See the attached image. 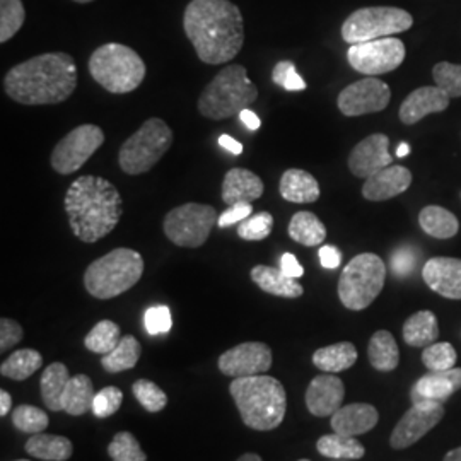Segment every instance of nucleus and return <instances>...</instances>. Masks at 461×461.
<instances>
[{
    "label": "nucleus",
    "mask_w": 461,
    "mask_h": 461,
    "mask_svg": "<svg viewBox=\"0 0 461 461\" xmlns=\"http://www.w3.org/2000/svg\"><path fill=\"white\" fill-rule=\"evenodd\" d=\"M238 461H264L262 460V456L260 455H257V453H247V455H243V456H240Z\"/></svg>",
    "instance_id": "obj_60"
},
{
    "label": "nucleus",
    "mask_w": 461,
    "mask_h": 461,
    "mask_svg": "<svg viewBox=\"0 0 461 461\" xmlns=\"http://www.w3.org/2000/svg\"><path fill=\"white\" fill-rule=\"evenodd\" d=\"M217 364L230 378L258 376L272 367V350L264 342H245L221 354Z\"/></svg>",
    "instance_id": "obj_15"
},
{
    "label": "nucleus",
    "mask_w": 461,
    "mask_h": 461,
    "mask_svg": "<svg viewBox=\"0 0 461 461\" xmlns=\"http://www.w3.org/2000/svg\"><path fill=\"white\" fill-rule=\"evenodd\" d=\"M289 236L303 247H320L327 238V228L318 215L308 211H299L289 222Z\"/></svg>",
    "instance_id": "obj_32"
},
{
    "label": "nucleus",
    "mask_w": 461,
    "mask_h": 461,
    "mask_svg": "<svg viewBox=\"0 0 461 461\" xmlns=\"http://www.w3.org/2000/svg\"><path fill=\"white\" fill-rule=\"evenodd\" d=\"M13 424L19 432L40 434L49 428L50 419L45 411L33 405H19L13 412Z\"/></svg>",
    "instance_id": "obj_40"
},
{
    "label": "nucleus",
    "mask_w": 461,
    "mask_h": 461,
    "mask_svg": "<svg viewBox=\"0 0 461 461\" xmlns=\"http://www.w3.org/2000/svg\"><path fill=\"white\" fill-rule=\"evenodd\" d=\"M23 340V329L16 320L2 318L0 320V350L7 352Z\"/></svg>",
    "instance_id": "obj_49"
},
{
    "label": "nucleus",
    "mask_w": 461,
    "mask_h": 461,
    "mask_svg": "<svg viewBox=\"0 0 461 461\" xmlns=\"http://www.w3.org/2000/svg\"><path fill=\"white\" fill-rule=\"evenodd\" d=\"M173 131L165 120L154 116L131 135L120 148L118 165L123 173L137 176L150 171L171 149Z\"/></svg>",
    "instance_id": "obj_8"
},
{
    "label": "nucleus",
    "mask_w": 461,
    "mask_h": 461,
    "mask_svg": "<svg viewBox=\"0 0 461 461\" xmlns=\"http://www.w3.org/2000/svg\"><path fill=\"white\" fill-rule=\"evenodd\" d=\"M123 402V393L120 388L116 386H106L95 396L93 402V413L98 419H108L113 413L118 412V409L122 407Z\"/></svg>",
    "instance_id": "obj_46"
},
{
    "label": "nucleus",
    "mask_w": 461,
    "mask_h": 461,
    "mask_svg": "<svg viewBox=\"0 0 461 461\" xmlns=\"http://www.w3.org/2000/svg\"><path fill=\"white\" fill-rule=\"evenodd\" d=\"M64 207L74 236L83 243H96L118 226L123 198L106 178L84 175L68 186Z\"/></svg>",
    "instance_id": "obj_3"
},
{
    "label": "nucleus",
    "mask_w": 461,
    "mask_h": 461,
    "mask_svg": "<svg viewBox=\"0 0 461 461\" xmlns=\"http://www.w3.org/2000/svg\"><path fill=\"white\" fill-rule=\"evenodd\" d=\"M77 86V66L64 51L33 57L4 76V91L26 106L57 104L70 98Z\"/></svg>",
    "instance_id": "obj_2"
},
{
    "label": "nucleus",
    "mask_w": 461,
    "mask_h": 461,
    "mask_svg": "<svg viewBox=\"0 0 461 461\" xmlns=\"http://www.w3.org/2000/svg\"><path fill=\"white\" fill-rule=\"evenodd\" d=\"M95 396H96V392H95L93 381L89 379V376H86V375L72 376L67 384L64 398H62L64 412L79 417V415L93 411Z\"/></svg>",
    "instance_id": "obj_31"
},
{
    "label": "nucleus",
    "mask_w": 461,
    "mask_h": 461,
    "mask_svg": "<svg viewBox=\"0 0 461 461\" xmlns=\"http://www.w3.org/2000/svg\"><path fill=\"white\" fill-rule=\"evenodd\" d=\"M274 230V215L270 212H258L249 215L238 226V236L245 241H264Z\"/></svg>",
    "instance_id": "obj_44"
},
{
    "label": "nucleus",
    "mask_w": 461,
    "mask_h": 461,
    "mask_svg": "<svg viewBox=\"0 0 461 461\" xmlns=\"http://www.w3.org/2000/svg\"><path fill=\"white\" fill-rule=\"evenodd\" d=\"M280 197L293 203H313L320 198V183L304 169L284 171L279 183Z\"/></svg>",
    "instance_id": "obj_26"
},
{
    "label": "nucleus",
    "mask_w": 461,
    "mask_h": 461,
    "mask_svg": "<svg viewBox=\"0 0 461 461\" xmlns=\"http://www.w3.org/2000/svg\"><path fill=\"white\" fill-rule=\"evenodd\" d=\"M346 386L342 379L327 373L313 378L306 390V407L314 417H331L342 407Z\"/></svg>",
    "instance_id": "obj_19"
},
{
    "label": "nucleus",
    "mask_w": 461,
    "mask_h": 461,
    "mask_svg": "<svg viewBox=\"0 0 461 461\" xmlns=\"http://www.w3.org/2000/svg\"><path fill=\"white\" fill-rule=\"evenodd\" d=\"M445 417V403H419L412 405L398 420L390 445L395 449H405L422 439L429 430L436 428Z\"/></svg>",
    "instance_id": "obj_16"
},
{
    "label": "nucleus",
    "mask_w": 461,
    "mask_h": 461,
    "mask_svg": "<svg viewBox=\"0 0 461 461\" xmlns=\"http://www.w3.org/2000/svg\"><path fill=\"white\" fill-rule=\"evenodd\" d=\"M74 2H77V4H89V2H93V0H74Z\"/></svg>",
    "instance_id": "obj_61"
},
{
    "label": "nucleus",
    "mask_w": 461,
    "mask_h": 461,
    "mask_svg": "<svg viewBox=\"0 0 461 461\" xmlns=\"http://www.w3.org/2000/svg\"><path fill=\"white\" fill-rule=\"evenodd\" d=\"M316 447L321 456L330 460H361L366 455V447L356 438L337 432L320 438Z\"/></svg>",
    "instance_id": "obj_36"
},
{
    "label": "nucleus",
    "mask_w": 461,
    "mask_h": 461,
    "mask_svg": "<svg viewBox=\"0 0 461 461\" xmlns=\"http://www.w3.org/2000/svg\"><path fill=\"white\" fill-rule=\"evenodd\" d=\"M264 190V182L258 175L247 167H232L222 180L221 197L228 207L234 203H253L262 198Z\"/></svg>",
    "instance_id": "obj_23"
},
{
    "label": "nucleus",
    "mask_w": 461,
    "mask_h": 461,
    "mask_svg": "<svg viewBox=\"0 0 461 461\" xmlns=\"http://www.w3.org/2000/svg\"><path fill=\"white\" fill-rule=\"evenodd\" d=\"M390 139L384 133H373L363 139L348 156V169L354 176L367 180L375 173L392 166L393 158L390 154Z\"/></svg>",
    "instance_id": "obj_17"
},
{
    "label": "nucleus",
    "mask_w": 461,
    "mask_h": 461,
    "mask_svg": "<svg viewBox=\"0 0 461 461\" xmlns=\"http://www.w3.org/2000/svg\"><path fill=\"white\" fill-rule=\"evenodd\" d=\"M108 455L113 461H148V455L135 439V436L123 430L118 432L108 446Z\"/></svg>",
    "instance_id": "obj_41"
},
{
    "label": "nucleus",
    "mask_w": 461,
    "mask_h": 461,
    "mask_svg": "<svg viewBox=\"0 0 461 461\" xmlns=\"http://www.w3.org/2000/svg\"><path fill=\"white\" fill-rule=\"evenodd\" d=\"M335 461H350V460H335Z\"/></svg>",
    "instance_id": "obj_63"
},
{
    "label": "nucleus",
    "mask_w": 461,
    "mask_h": 461,
    "mask_svg": "<svg viewBox=\"0 0 461 461\" xmlns=\"http://www.w3.org/2000/svg\"><path fill=\"white\" fill-rule=\"evenodd\" d=\"M296 68V66L289 60H282L277 66L274 67L272 70V81L274 84H277L280 87H284V84L287 81V76Z\"/></svg>",
    "instance_id": "obj_53"
},
{
    "label": "nucleus",
    "mask_w": 461,
    "mask_h": 461,
    "mask_svg": "<svg viewBox=\"0 0 461 461\" xmlns=\"http://www.w3.org/2000/svg\"><path fill=\"white\" fill-rule=\"evenodd\" d=\"M219 144H221V148L230 150V154H234V156H240L243 152V144H240L236 139H232L230 135H226V133L219 137Z\"/></svg>",
    "instance_id": "obj_55"
},
{
    "label": "nucleus",
    "mask_w": 461,
    "mask_h": 461,
    "mask_svg": "<svg viewBox=\"0 0 461 461\" xmlns=\"http://www.w3.org/2000/svg\"><path fill=\"white\" fill-rule=\"evenodd\" d=\"M183 30L207 66L230 62L245 43L243 14L230 0H192L183 14Z\"/></svg>",
    "instance_id": "obj_1"
},
{
    "label": "nucleus",
    "mask_w": 461,
    "mask_h": 461,
    "mask_svg": "<svg viewBox=\"0 0 461 461\" xmlns=\"http://www.w3.org/2000/svg\"><path fill=\"white\" fill-rule=\"evenodd\" d=\"M26 11L21 0H0V43H7L23 28Z\"/></svg>",
    "instance_id": "obj_39"
},
{
    "label": "nucleus",
    "mask_w": 461,
    "mask_h": 461,
    "mask_svg": "<svg viewBox=\"0 0 461 461\" xmlns=\"http://www.w3.org/2000/svg\"><path fill=\"white\" fill-rule=\"evenodd\" d=\"M230 393L248 428L274 430L282 424L287 411V393L279 379L267 375L234 378Z\"/></svg>",
    "instance_id": "obj_4"
},
{
    "label": "nucleus",
    "mask_w": 461,
    "mask_h": 461,
    "mask_svg": "<svg viewBox=\"0 0 461 461\" xmlns=\"http://www.w3.org/2000/svg\"><path fill=\"white\" fill-rule=\"evenodd\" d=\"M280 270H282L285 276L293 277V279H299V277L304 276L303 265L297 262V258L293 253H284V255H282V258H280Z\"/></svg>",
    "instance_id": "obj_51"
},
{
    "label": "nucleus",
    "mask_w": 461,
    "mask_h": 461,
    "mask_svg": "<svg viewBox=\"0 0 461 461\" xmlns=\"http://www.w3.org/2000/svg\"><path fill=\"white\" fill-rule=\"evenodd\" d=\"M449 96L439 86H424L412 91L400 106L402 123L415 125L430 113H441L449 106Z\"/></svg>",
    "instance_id": "obj_21"
},
{
    "label": "nucleus",
    "mask_w": 461,
    "mask_h": 461,
    "mask_svg": "<svg viewBox=\"0 0 461 461\" xmlns=\"http://www.w3.org/2000/svg\"><path fill=\"white\" fill-rule=\"evenodd\" d=\"M422 279L436 294L446 299H461L460 258H430L422 268Z\"/></svg>",
    "instance_id": "obj_20"
},
{
    "label": "nucleus",
    "mask_w": 461,
    "mask_h": 461,
    "mask_svg": "<svg viewBox=\"0 0 461 461\" xmlns=\"http://www.w3.org/2000/svg\"><path fill=\"white\" fill-rule=\"evenodd\" d=\"M240 120L247 125L249 131H253V132H255V131H258V129H260V125H262V122H260L258 115H257L255 112L248 110V108L240 113Z\"/></svg>",
    "instance_id": "obj_56"
},
{
    "label": "nucleus",
    "mask_w": 461,
    "mask_h": 461,
    "mask_svg": "<svg viewBox=\"0 0 461 461\" xmlns=\"http://www.w3.org/2000/svg\"><path fill=\"white\" fill-rule=\"evenodd\" d=\"M87 68L91 77L112 95L132 93L144 83L148 72L142 57L122 43H106L95 50Z\"/></svg>",
    "instance_id": "obj_7"
},
{
    "label": "nucleus",
    "mask_w": 461,
    "mask_h": 461,
    "mask_svg": "<svg viewBox=\"0 0 461 461\" xmlns=\"http://www.w3.org/2000/svg\"><path fill=\"white\" fill-rule=\"evenodd\" d=\"M253 214V203H234L230 205L222 214L219 215L217 226L219 228H230L232 224L243 222L249 215Z\"/></svg>",
    "instance_id": "obj_50"
},
{
    "label": "nucleus",
    "mask_w": 461,
    "mask_h": 461,
    "mask_svg": "<svg viewBox=\"0 0 461 461\" xmlns=\"http://www.w3.org/2000/svg\"><path fill=\"white\" fill-rule=\"evenodd\" d=\"M11 407H13V398L5 390H0V417H5L11 412Z\"/></svg>",
    "instance_id": "obj_57"
},
{
    "label": "nucleus",
    "mask_w": 461,
    "mask_h": 461,
    "mask_svg": "<svg viewBox=\"0 0 461 461\" xmlns=\"http://www.w3.org/2000/svg\"><path fill=\"white\" fill-rule=\"evenodd\" d=\"M320 255V262L325 267V268H337L342 264V253L339 248L331 247V245H325V247L320 248L318 251Z\"/></svg>",
    "instance_id": "obj_52"
},
{
    "label": "nucleus",
    "mask_w": 461,
    "mask_h": 461,
    "mask_svg": "<svg viewBox=\"0 0 461 461\" xmlns=\"http://www.w3.org/2000/svg\"><path fill=\"white\" fill-rule=\"evenodd\" d=\"M456 350L449 342H434L424 348L422 363L429 371H447L456 364Z\"/></svg>",
    "instance_id": "obj_43"
},
{
    "label": "nucleus",
    "mask_w": 461,
    "mask_h": 461,
    "mask_svg": "<svg viewBox=\"0 0 461 461\" xmlns=\"http://www.w3.org/2000/svg\"><path fill=\"white\" fill-rule=\"evenodd\" d=\"M249 277L264 293L272 296L297 299L304 294V287L296 279L285 276L276 267L257 265L251 268Z\"/></svg>",
    "instance_id": "obj_25"
},
{
    "label": "nucleus",
    "mask_w": 461,
    "mask_h": 461,
    "mask_svg": "<svg viewBox=\"0 0 461 461\" xmlns=\"http://www.w3.org/2000/svg\"><path fill=\"white\" fill-rule=\"evenodd\" d=\"M445 461H461V446L451 449L445 456Z\"/></svg>",
    "instance_id": "obj_59"
},
{
    "label": "nucleus",
    "mask_w": 461,
    "mask_h": 461,
    "mask_svg": "<svg viewBox=\"0 0 461 461\" xmlns=\"http://www.w3.org/2000/svg\"><path fill=\"white\" fill-rule=\"evenodd\" d=\"M24 449L36 460L45 461H67L74 453V446L68 438L43 432L33 434L26 441Z\"/></svg>",
    "instance_id": "obj_27"
},
{
    "label": "nucleus",
    "mask_w": 461,
    "mask_h": 461,
    "mask_svg": "<svg viewBox=\"0 0 461 461\" xmlns=\"http://www.w3.org/2000/svg\"><path fill=\"white\" fill-rule=\"evenodd\" d=\"M439 337L438 318L432 312L412 314L403 325V340L411 347H429Z\"/></svg>",
    "instance_id": "obj_34"
},
{
    "label": "nucleus",
    "mask_w": 461,
    "mask_h": 461,
    "mask_svg": "<svg viewBox=\"0 0 461 461\" xmlns=\"http://www.w3.org/2000/svg\"><path fill=\"white\" fill-rule=\"evenodd\" d=\"M14 461H30V460H14Z\"/></svg>",
    "instance_id": "obj_62"
},
{
    "label": "nucleus",
    "mask_w": 461,
    "mask_h": 461,
    "mask_svg": "<svg viewBox=\"0 0 461 461\" xmlns=\"http://www.w3.org/2000/svg\"><path fill=\"white\" fill-rule=\"evenodd\" d=\"M461 390V367L447 371H429L413 383L411 390L412 405L419 403H445L447 398Z\"/></svg>",
    "instance_id": "obj_18"
},
{
    "label": "nucleus",
    "mask_w": 461,
    "mask_h": 461,
    "mask_svg": "<svg viewBox=\"0 0 461 461\" xmlns=\"http://www.w3.org/2000/svg\"><path fill=\"white\" fill-rule=\"evenodd\" d=\"M285 91H304L306 89V83L304 79L297 74L296 68L287 76V81L284 84Z\"/></svg>",
    "instance_id": "obj_54"
},
{
    "label": "nucleus",
    "mask_w": 461,
    "mask_h": 461,
    "mask_svg": "<svg viewBox=\"0 0 461 461\" xmlns=\"http://www.w3.org/2000/svg\"><path fill=\"white\" fill-rule=\"evenodd\" d=\"M70 378L72 376L68 375L66 364H50L49 367L43 371V376L40 381V390H41L43 403L49 407L51 412L64 411L62 398H64Z\"/></svg>",
    "instance_id": "obj_28"
},
{
    "label": "nucleus",
    "mask_w": 461,
    "mask_h": 461,
    "mask_svg": "<svg viewBox=\"0 0 461 461\" xmlns=\"http://www.w3.org/2000/svg\"><path fill=\"white\" fill-rule=\"evenodd\" d=\"M412 185V173L403 166H388L369 176L363 185V197L369 202H384L407 192Z\"/></svg>",
    "instance_id": "obj_22"
},
{
    "label": "nucleus",
    "mask_w": 461,
    "mask_h": 461,
    "mask_svg": "<svg viewBox=\"0 0 461 461\" xmlns=\"http://www.w3.org/2000/svg\"><path fill=\"white\" fill-rule=\"evenodd\" d=\"M144 258L132 248H116L86 268L84 287L96 299H113L140 280Z\"/></svg>",
    "instance_id": "obj_6"
},
{
    "label": "nucleus",
    "mask_w": 461,
    "mask_h": 461,
    "mask_svg": "<svg viewBox=\"0 0 461 461\" xmlns=\"http://www.w3.org/2000/svg\"><path fill=\"white\" fill-rule=\"evenodd\" d=\"M299 461H310V460H299Z\"/></svg>",
    "instance_id": "obj_64"
},
{
    "label": "nucleus",
    "mask_w": 461,
    "mask_h": 461,
    "mask_svg": "<svg viewBox=\"0 0 461 461\" xmlns=\"http://www.w3.org/2000/svg\"><path fill=\"white\" fill-rule=\"evenodd\" d=\"M133 396L148 412H161L167 405V395L152 381L137 379L132 386Z\"/></svg>",
    "instance_id": "obj_42"
},
{
    "label": "nucleus",
    "mask_w": 461,
    "mask_h": 461,
    "mask_svg": "<svg viewBox=\"0 0 461 461\" xmlns=\"http://www.w3.org/2000/svg\"><path fill=\"white\" fill-rule=\"evenodd\" d=\"M367 357L376 371L381 373L395 371L396 366L400 363V350H398L395 337L386 330L376 331L369 340Z\"/></svg>",
    "instance_id": "obj_29"
},
{
    "label": "nucleus",
    "mask_w": 461,
    "mask_h": 461,
    "mask_svg": "<svg viewBox=\"0 0 461 461\" xmlns=\"http://www.w3.org/2000/svg\"><path fill=\"white\" fill-rule=\"evenodd\" d=\"M144 325L148 330L149 335H159V333H167L173 327V318L167 306H152L146 312L144 316Z\"/></svg>",
    "instance_id": "obj_47"
},
{
    "label": "nucleus",
    "mask_w": 461,
    "mask_h": 461,
    "mask_svg": "<svg viewBox=\"0 0 461 461\" xmlns=\"http://www.w3.org/2000/svg\"><path fill=\"white\" fill-rule=\"evenodd\" d=\"M219 215L214 207L207 203H183L166 214L163 222L166 238L180 248L203 247L212 228L217 226Z\"/></svg>",
    "instance_id": "obj_11"
},
{
    "label": "nucleus",
    "mask_w": 461,
    "mask_h": 461,
    "mask_svg": "<svg viewBox=\"0 0 461 461\" xmlns=\"http://www.w3.org/2000/svg\"><path fill=\"white\" fill-rule=\"evenodd\" d=\"M407 49L395 36L371 40L350 45L347 60L350 67L364 76H381L393 72L403 64Z\"/></svg>",
    "instance_id": "obj_13"
},
{
    "label": "nucleus",
    "mask_w": 461,
    "mask_h": 461,
    "mask_svg": "<svg viewBox=\"0 0 461 461\" xmlns=\"http://www.w3.org/2000/svg\"><path fill=\"white\" fill-rule=\"evenodd\" d=\"M43 366V356L34 348H21L13 352L2 366L0 375L4 378L24 381L33 376L34 373Z\"/></svg>",
    "instance_id": "obj_37"
},
{
    "label": "nucleus",
    "mask_w": 461,
    "mask_h": 461,
    "mask_svg": "<svg viewBox=\"0 0 461 461\" xmlns=\"http://www.w3.org/2000/svg\"><path fill=\"white\" fill-rule=\"evenodd\" d=\"M390 265L396 277H407L412 274L417 265V255L411 247L398 248L390 258Z\"/></svg>",
    "instance_id": "obj_48"
},
{
    "label": "nucleus",
    "mask_w": 461,
    "mask_h": 461,
    "mask_svg": "<svg viewBox=\"0 0 461 461\" xmlns=\"http://www.w3.org/2000/svg\"><path fill=\"white\" fill-rule=\"evenodd\" d=\"M357 361V348L350 342H339L333 346L321 347L313 354V364L323 373L337 375L350 369Z\"/></svg>",
    "instance_id": "obj_30"
},
{
    "label": "nucleus",
    "mask_w": 461,
    "mask_h": 461,
    "mask_svg": "<svg viewBox=\"0 0 461 461\" xmlns=\"http://www.w3.org/2000/svg\"><path fill=\"white\" fill-rule=\"evenodd\" d=\"M392 99L390 86L376 77H364L347 86L337 99L340 113L346 116H363L383 112Z\"/></svg>",
    "instance_id": "obj_14"
},
{
    "label": "nucleus",
    "mask_w": 461,
    "mask_h": 461,
    "mask_svg": "<svg viewBox=\"0 0 461 461\" xmlns=\"http://www.w3.org/2000/svg\"><path fill=\"white\" fill-rule=\"evenodd\" d=\"M120 327L112 320H101L93 330L86 335L84 346L93 352V354H101L106 356L110 354L118 344H120Z\"/></svg>",
    "instance_id": "obj_38"
},
{
    "label": "nucleus",
    "mask_w": 461,
    "mask_h": 461,
    "mask_svg": "<svg viewBox=\"0 0 461 461\" xmlns=\"http://www.w3.org/2000/svg\"><path fill=\"white\" fill-rule=\"evenodd\" d=\"M413 26L411 13L400 7H363L347 17L342 24V38L348 45L403 33Z\"/></svg>",
    "instance_id": "obj_10"
},
{
    "label": "nucleus",
    "mask_w": 461,
    "mask_h": 461,
    "mask_svg": "<svg viewBox=\"0 0 461 461\" xmlns=\"http://www.w3.org/2000/svg\"><path fill=\"white\" fill-rule=\"evenodd\" d=\"M258 87L249 81L247 68L238 64L226 66L211 83L205 86L198 98L200 115L209 120H226L240 115L257 101Z\"/></svg>",
    "instance_id": "obj_5"
},
{
    "label": "nucleus",
    "mask_w": 461,
    "mask_h": 461,
    "mask_svg": "<svg viewBox=\"0 0 461 461\" xmlns=\"http://www.w3.org/2000/svg\"><path fill=\"white\" fill-rule=\"evenodd\" d=\"M419 224L426 234L438 240H449L460 230L456 215L439 205L424 207L419 214Z\"/></svg>",
    "instance_id": "obj_33"
},
{
    "label": "nucleus",
    "mask_w": 461,
    "mask_h": 461,
    "mask_svg": "<svg viewBox=\"0 0 461 461\" xmlns=\"http://www.w3.org/2000/svg\"><path fill=\"white\" fill-rule=\"evenodd\" d=\"M411 154V146L407 142H402L396 149V158H407Z\"/></svg>",
    "instance_id": "obj_58"
},
{
    "label": "nucleus",
    "mask_w": 461,
    "mask_h": 461,
    "mask_svg": "<svg viewBox=\"0 0 461 461\" xmlns=\"http://www.w3.org/2000/svg\"><path fill=\"white\" fill-rule=\"evenodd\" d=\"M142 354V346L140 342L133 337V335H125L122 337L120 344L106 356H103L101 366L106 373L116 375V373H123L133 369Z\"/></svg>",
    "instance_id": "obj_35"
},
{
    "label": "nucleus",
    "mask_w": 461,
    "mask_h": 461,
    "mask_svg": "<svg viewBox=\"0 0 461 461\" xmlns=\"http://www.w3.org/2000/svg\"><path fill=\"white\" fill-rule=\"evenodd\" d=\"M386 280V265L375 253L354 257L339 279V297L350 312H363L379 296Z\"/></svg>",
    "instance_id": "obj_9"
},
{
    "label": "nucleus",
    "mask_w": 461,
    "mask_h": 461,
    "mask_svg": "<svg viewBox=\"0 0 461 461\" xmlns=\"http://www.w3.org/2000/svg\"><path fill=\"white\" fill-rule=\"evenodd\" d=\"M104 144V132L98 125H79L53 148L50 163L59 175H72L79 171L89 158Z\"/></svg>",
    "instance_id": "obj_12"
},
{
    "label": "nucleus",
    "mask_w": 461,
    "mask_h": 461,
    "mask_svg": "<svg viewBox=\"0 0 461 461\" xmlns=\"http://www.w3.org/2000/svg\"><path fill=\"white\" fill-rule=\"evenodd\" d=\"M432 79L449 98H461V66L439 62L432 68Z\"/></svg>",
    "instance_id": "obj_45"
},
{
    "label": "nucleus",
    "mask_w": 461,
    "mask_h": 461,
    "mask_svg": "<svg viewBox=\"0 0 461 461\" xmlns=\"http://www.w3.org/2000/svg\"><path fill=\"white\" fill-rule=\"evenodd\" d=\"M378 420L379 413L376 407L369 403H350L346 407H340L333 413L330 424L333 432L356 438L376 428Z\"/></svg>",
    "instance_id": "obj_24"
}]
</instances>
